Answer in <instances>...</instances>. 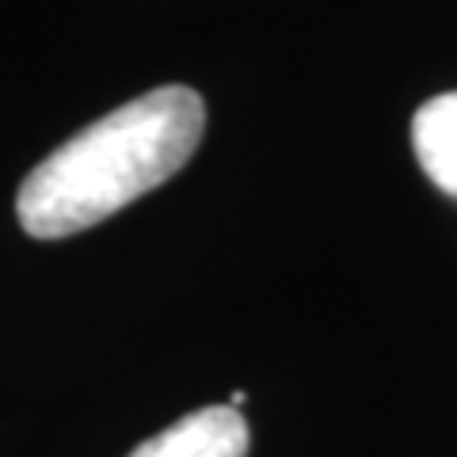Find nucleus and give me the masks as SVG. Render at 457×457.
<instances>
[{"label":"nucleus","instance_id":"nucleus-1","mask_svg":"<svg viewBox=\"0 0 457 457\" xmlns=\"http://www.w3.org/2000/svg\"><path fill=\"white\" fill-rule=\"evenodd\" d=\"M203 130L206 104L187 84H164L107 111L27 171L16 195L23 233L62 240L107 221L176 176Z\"/></svg>","mask_w":457,"mask_h":457},{"label":"nucleus","instance_id":"nucleus-2","mask_svg":"<svg viewBox=\"0 0 457 457\" xmlns=\"http://www.w3.org/2000/svg\"><path fill=\"white\" fill-rule=\"evenodd\" d=\"M245 453H248V423L233 404L198 408L130 450V457H245Z\"/></svg>","mask_w":457,"mask_h":457},{"label":"nucleus","instance_id":"nucleus-3","mask_svg":"<svg viewBox=\"0 0 457 457\" xmlns=\"http://www.w3.org/2000/svg\"><path fill=\"white\" fill-rule=\"evenodd\" d=\"M411 149L423 176L442 195L457 198V92L435 96L411 119Z\"/></svg>","mask_w":457,"mask_h":457}]
</instances>
